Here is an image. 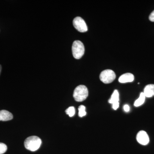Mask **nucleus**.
<instances>
[{
  "mask_svg": "<svg viewBox=\"0 0 154 154\" xmlns=\"http://www.w3.org/2000/svg\"><path fill=\"white\" fill-rule=\"evenodd\" d=\"M42 140L40 138L36 136H32L27 138L25 141V148L30 151L35 152L40 148Z\"/></svg>",
  "mask_w": 154,
  "mask_h": 154,
  "instance_id": "f257e3e1",
  "label": "nucleus"
},
{
  "mask_svg": "<svg viewBox=\"0 0 154 154\" xmlns=\"http://www.w3.org/2000/svg\"><path fill=\"white\" fill-rule=\"evenodd\" d=\"M88 96V90L85 86L80 85L78 86L74 91L73 97L78 102L85 101Z\"/></svg>",
  "mask_w": 154,
  "mask_h": 154,
  "instance_id": "f03ea898",
  "label": "nucleus"
},
{
  "mask_svg": "<svg viewBox=\"0 0 154 154\" xmlns=\"http://www.w3.org/2000/svg\"><path fill=\"white\" fill-rule=\"evenodd\" d=\"M85 48L84 44L79 40H75L73 43L72 52L75 58L79 59L85 54Z\"/></svg>",
  "mask_w": 154,
  "mask_h": 154,
  "instance_id": "7ed1b4c3",
  "label": "nucleus"
},
{
  "mask_svg": "<svg viewBox=\"0 0 154 154\" xmlns=\"http://www.w3.org/2000/svg\"><path fill=\"white\" fill-rule=\"evenodd\" d=\"M99 77L102 82L107 84L112 82L115 79L116 75L112 70L106 69L101 73Z\"/></svg>",
  "mask_w": 154,
  "mask_h": 154,
  "instance_id": "20e7f679",
  "label": "nucleus"
},
{
  "mask_svg": "<svg viewBox=\"0 0 154 154\" xmlns=\"http://www.w3.org/2000/svg\"><path fill=\"white\" fill-rule=\"evenodd\" d=\"M73 25L75 28L82 33L87 32L88 30V26L85 20L80 17H77L73 21Z\"/></svg>",
  "mask_w": 154,
  "mask_h": 154,
  "instance_id": "39448f33",
  "label": "nucleus"
},
{
  "mask_svg": "<svg viewBox=\"0 0 154 154\" xmlns=\"http://www.w3.org/2000/svg\"><path fill=\"white\" fill-rule=\"evenodd\" d=\"M136 139L138 142L142 145H146L149 142L148 135L144 131H140L138 133Z\"/></svg>",
  "mask_w": 154,
  "mask_h": 154,
  "instance_id": "423d86ee",
  "label": "nucleus"
},
{
  "mask_svg": "<svg viewBox=\"0 0 154 154\" xmlns=\"http://www.w3.org/2000/svg\"><path fill=\"white\" fill-rule=\"evenodd\" d=\"M134 77L132 74L126 73L122 75L119 79V82L121 83L131 82L134 80Z\"/></svg>",
  "mask_w": 154,
  "mask_h": 154,
  "instance_id": "0eeeda50",
  "label": "nucleus"
},
{
  "mask_svg": "<svg viewBox=\"0 0 154 154\" xmlns=\"http://www.w3.org/2000/svg\"><path fill=\"white\" fill-rule=\"evenodd\" d=\"M13 118V114L11 112L6 110H0V121H9Z\"/></svg>",
  "mask_w": 154,
  "mask_h": 154,
  "instance_id": "6e6552de",
  "label": "nucleus"
},
{
  "mask_svg": "<svg viewBox=\"0 0 154 154\" xmlns=\"http://www.w3.org/2000/svg\"><path fill=\"white\" fill-rule=\"evenodd\" d=\"M144 94L146 97L150 98L154 96V85L150 84L146 86L144 89Z\"/></svg>",
  "mask_w": 154,
  "mask_h": 154,
  "instance_id": "1a4fd4ad",
  "label": "nucleus"
},
{
  "mask_svg": "<svg viewBox=\"0 0 154 154\" xmlns=\"http://www.w3.org/2000/svg\"><path fill=\"white\" fill-rule=\"evenodd\" d=\"M119 102V94L117 90H115L113 92L110 99L108 100V102L113 104L116 102Z\"/></svg>",
  "mask_w": 154,
  "mask_h": 154,
  "instance_id": "9d476101",
  "label": "nucleus"
},
{
  "mask_svg": "<svg viewBox=\"0 0 154 154\" xmlns=\"http://www.w3.org/2000/svg\"><path fill=\"white\" fill-rule=\"evenodd\" d=\"M146 96H145L143 93H141L140 95V97L137 100H136L134 103V106L135 107H139L144 103L145 100Z\"/></svg>",
  "mask_w": 154,
  "mask_h": 154,
  "instance_id": "9b49d317",
  "label": "nucleus"
},
{
  "mask_svg": "<svg viewBox=\"0 0 154 154\" xmlns=\"http://www.w3.org/2000/svg\"><path fill=\"white\" fill-rule=\"evenodd\" d=\"M87 114L86 107L84 105H80L79 107V116L80 117H82Z\"/></svg>",
  "mask_w": 154,
  "mask_h": 154,
  "instance_id": "f8f14e48",
  "label": "nucleus"
},
{
  "mask_svg": "<svg viewBox=\"0 0 154 154\" xmlns=\"http://www.w3.org/2000/svg\"><path fill=\"white\" fill-rule=\"evenodd\" d=\"M66 113L70 117H72L74 116L75 113V110L74 107H70L66 110Z\"/></svg>",
  "mask_w": 154,
  "mask_h": 154,
  "instance_id": "ddd939ff",
  "label": "nucleus"
},
{
  "mask_svg": "<svg viewBox=\"0 0 154 154\" xmlns=\"http://www.w3.org/2000/svg\"><path fill=\"white\" fill-rule=\"evenodd\" d=\"M7 146L5 143H0V154H3L5 153L7 151Z\"/></svg>",
  "mask_w": 154,
  "mask_h": 154,
  "instance_id": "4468645a",
  "label": "nucleus"
},
{
  "mask_svg": "<svg viewBox=\"0 0 154 154\" xmlns=\"http://www.w3.org/2000/svg\"><path fill=\"white\" fill-rule=\"evenodd\" d=\"M119 102H116L112 104V107L114 110H116L118 109L119 107Z\"/></svg>",
  "mask_w": 154,
  "mask_h": 154,
  "instance_id": "2eb2a0df",
  "label": "nucleus"
},
{
  "mask_svg": "<svg viewBox=\"0 0 154 154\" xmlns=\"http://www.w3.org/2000/svg\"><path fill=\"white\" fill-rule=\"evenodd\" d=\"M149 19L151 22H154V11L152 12L151 14L149 15Z\"/></svg>",
  "mask_w": 154,
  "mask_h": 154,
  "instance_id": "dca6fc26",
  "label": "nucleus"
},
{
  "mask_svg": "<svg viewBox=\"0 0 154 154\" xmlns=\"http://www.w3.org/2000/svg\"><path fill=\"white\" fill-rule=\"evenodd\" d=\"M123 109H124V110L125 112H128L130 110V107L129 105H125L124 107H123Z\"/></svg>",
  "mask_w": 154,
  "mask_h": 154,
  "instance_id": "f3484780",
  "label": "nucleus"
},
{
  "mask_svg": "<svg viewBox=\"0 0 154 154\" xmlns=\"http://www.w3.org/2000/svg\"><path fill=\"white\" fill-rule=\"evenodd\" d=\"M2 66L0 65V74H1V71H2Z\"/></svg>",
  "mask_w": 154,
  "mask_h": 154,
  "instance_id": "a211bd4d",
  "label": "nucleus"
}]
</instances>
